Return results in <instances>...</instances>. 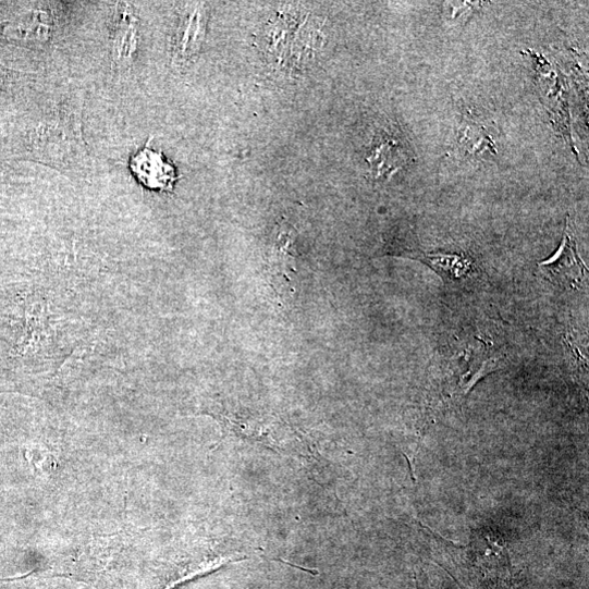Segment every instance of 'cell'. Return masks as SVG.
Wrapping results in <instances>:
<instances>
[{"label":"cell","mask_w":589,"mask_h":589,"mask_svg":"<svg viewBox=\"0 0 589 589\" xmlns=\"http://www.w3.org/2000/svg\"><path fill=\"white\" fill-rule=\"evenodd\" d=\"M83 110L82 94H71L48 105L26 133V148L30 156L56 169H83L88 159Z\"/></svg>","instance_id":"6da1fadb"},{"label":"cell","mask_w":589,"mask_h":589,"mask_svg":"<svg viewBox=\"0 0 589 589\" xmlns=\"http://www.w3.org/2000/svg\"><path fill=\"white\" fill-rule=\"evenodd\" d=\"M499 358L488 344L478 341L450 357L441 375L440 389L447 397L463 396L483 373L495 369Z\"/></svg>","instance_id":"7a4b0ae2"},{"label":"cell","mask_w":589,"mask_h":589,"mask_svg":"<svg viewBox=\"0 0 589 589\" xmlns=\"http://www.w3.org/2000/svg\"><path fill=\"white\" fill-rule=\"evenodd\" d=\"M209 11L205 3H189L182 10L172 38V62L188 65L200 52L207 35Z\"/></svg>","instance_id":"3957f363"},{"label":"cell","mask_w":589,"mask_h":589,"mask_svg":"<svg viewBox=\"0 0 589 589\" xmlns=\"http://www.w3.org/2000/svg\"><path fill=\"white\" fill-rule=\"evenodd\" d=\"M539 266L543 274L560 286L575 290L584 284L587 269L578 255L569 225H566L562 244L555 255Z\"/></svg>","instance_id":"277c9868"},{"label":"cell","mask_w":589,"mask_h":589,"mask_svg":"<svg viewBox=\"0 0 589 589\" xmlns=\"http://www.w3.org/2000/svg\"><path fill=\"white\" fill-rule=\"evenodd\" d=\"M139 46V21L126 3L116 8L112 35V66L118 73L127 72L134 64Z\"/></svg>","instance_id":"5b68a950"},{"label":"cell","mask_w":589,"mask_h":589,"mask_svg":"<svg viewBox=\"0 0 589 589\" xmlns=\"http://www.w3.org/2000/svg\"><path fill=\"white\" fill-rule=\"evenodd\" d=\"M131 168L137 179L149 189L172 191L176 182L175 170L162 155L144 149L132 159Z\"/></svg>","instance_id":"8992f818"},{"label":"cell","mask_w":589,"mask_h":589,"mask_svg":"<svg viewBox=\"0 0 589 589\" xmlns=\"http://www.w3.org/2000/svg\"><path fill=\"white\" fill-rule=\"evenodd\" d=\"M401 146L397 142L384 138L372 150L371 157L368 159L370 165L379 176L392 174L398 170L401 164ZM403 160V159H402Z\"/></svg>","instance_id":"52a82bcc"},{"label":"cell","mask_w":589,"mask_h":589,"mask_svg":"<svg viewBox=\"0 0 589 589\" xmlns=\"http://www.w3.org/2000/svg\"><path fill=\"white\" fill-rule=\"evenodd\" d=\"M425 260L435 269L440 274L446 278H461L469 267V262L456 255H429Z\"/></svg>","instance_id":"ba28073f"},{"label":"cell","mask_w":589,"mask_h":589,"mask_svg":"<svg viewBox=\"0 0 589 589\" xmlns=\"http://www.w3.org/2000/svg\"><path fill=\"white\" fill-rule=\"evenodd\" d=\"M13 72L0 70V88H4V86L13 79Z\"/></svg>","instance_id":"9c48e42d"}]
</instances>
